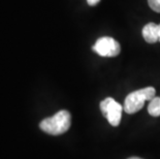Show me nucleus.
I'll use <instances>...</instances> for the list:
<instances>
[{
    "instance_id": "f257e3e1",
    "label": "nucleus",
    "mask_w": 160,
    "mask_h": 159,
    "mask_svg": "<svg viewBox=\"0 0 160 159\" xmlns=\"http://www.w3.org/2000/svg\"><path fill=\"white\" fill-rule=\"evenodd\" d=\"M70 123H71V117L69 112L62 110L59 111L54 116L43 119L40 122L39 127L46 133L52 135H59L66 132L69 129Z\"/></svg>"
},
{
    "instance_id": "f03ea898",
    "label": "nucleus",
    "mask_w": 160,
    "mask_h": 159,
    "mask_svg": "<svg viewBox=\"0 0 160 159\" xmlns=\"http://www.w3.org/2000/svg\"><path fill=\"white\" fill-rule=\"evenodd\" d=\"M156 90L153 87L142 88L129 93L125 98L123 110L127 114H134L142 110L146 100H152L155 97Z\"/></svg>"
},
{
    "instance_id": "7ed1b4c3",
    "label": "nucleus",
    "mask_w": 160,
    "mask_h": 159,
    "mask_svg": "<svg viewBox=\"0 0 160 159\" xmlns=\"http://www.w3.org/2000/svg\"><path fill=\"white\" fill-rule=\"evenodd\" d=\"M100 111L105 118L108 119V123L113 126H118L121 122L122 111L123 107L119 102H117L114 98L108 97L100 102Z\"/></svg>"
},
{
    "instance_id": "20e7f679",
    "label": "nucleus",
    "mask_w": 160,
    "mask_h": 159,
    "mask_svg": "<svg viewBox=\"0 0 160 159\" xmlns=\"http://www.w3.org/2000/svg\"><path fill=\"white\" fill-rule=\"evenodd\" d=\"M93 51L102 57H116L121 52V47L113 37H100L93 46Z\"/></svg>"
},
{
    "instance_id": "39448f33",
    "label": "nucleus",
    "mask_w": 160,
    "mask_h": 159,
    "mask_svg": "<svg viewBox=\"0 0 160 159\" xmlns=\"http://www.w3.org/2000/svg\"><path fill=\"white\" fill-rule=\"evenodd\" d=\"M142 36L148 43H155L158 42L157 24L149 23L142 28Z\"/></svg>"
},
{
    "instance_id": "423d86ee",
    "label": "nucleus",
    "mask_w": 160,
    "mask_h": 159,
    "mask_svg": "<svg viewBox=\"0 0 160 159\" xmlns=\"http://www.w3.org/2000/svg\"><path fill=\"white\" fill-rule=\"evenodd\" d=\"M148 113L152 117L160 116V97H154L152 100H150L148 107Z\"/></svg>"
},
{
    "instance_id": "0eeeda50",
    "label": "nucleus",
    "mask_w": 160,
    "mask_h": 159,
    "mask_svg": "<svg viewBox=\"0 0 160 159\" xmlns=\"http://www.w3.org/2000/svg\"><path fill=\"white\" fill-rule=\"evenodd\" d=\"M149 6L156 12H160V0H148Z\"/></svg>"
},
{
    "instance_id": "6e6552de",
    "label": "nucleus",
    "mask_w": 160,
    "mask_h": 159,
    "mask_svg": "<svg viewBox=\"0 0 160 159\" xmlns=\"http://www.w3.org/2000/svg\"><path fill=\"white\" fill-rule=\"evenodd\" d=\"M100 0H87V2H88V4L91 5V6H93V5H96L98 2H99Z\"/></svg>"
},
{
    "instance_id": "1a4fd4ad",
    "label": "nucleus",
    "mask_w": 160,
    "mask_h": 159,
    "mask_svg": "<svg viewBox=\"0 0 160 159\" xmlns=\"http://www.w3.org/2000/svg\"><path fill=\"white\" fill-rule=\"evenodd\" d=\"M157 34H158V42H160V24L157 25Z\"/></svg>"
},
{
    "instance_id": "9d476101",
    "label": "nucleus",
    "mask_w": 160,
    "mask_h": 159,
    "mask_svg": "<svg viewBox=\"0 0 160 159\" xmlns=\"http://www.w3.org/2000/svg\"><path fill=\"white\" fill-rule=\"evenodd\" d=\"M128 159H142V158H139V157H130V158H128Z\"/></svg>"
}]
</instances>
